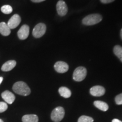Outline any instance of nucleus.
Here are the masks:
<instances>
[{"label": "nucleus", "mask_w": 122, "mask_h": 122, "mask_svg": "<svg viewBox=\"0 0 122 122\" xmlns=\"http://www.w3.org/2000/svg\"><path fill=\"white\" fill-rule=\"evenodd\" d=\"M114 53L122 62V47L119 45H116L114 48Z\"/></svg>", "instance_id": "obj_17"}, {"label": "nucleus", "mask_w": 122, "mask_h": 122, "mask_svg": "<svg viewBox=\"0 0 122 122\" xmlns=\"http://www.w3.org/2000/svg\"><path fill=\"white\" fill-rule=\"evenodd\" d=\"M65 116V110L62 107H57L53 110L51 114V119L55 122H59L63 119Z\"/></svg>", "instance_id": "obj_4"}, {"label": "nucleus", "mask_w": 122, "mask_h": 122, "mask_svg": "<svg viewBox=\"0 0 122 122\" xmlns=\"http://www.w3.org/2000/svg\"><path fill=\"white\" fill-rule=\"evenodd\" d=\"M57 10L58 14L60 16H65L68 11V7L65 1L60 0L57 4Z\"/></svg>", "instance_id": "obj_7"}, {"label": "nucleus", "mask_w": 122, "mask_h": 122, "mask_svg": "<svg viewBox=\"0 0 122 122\" xmlns=\"http://www.w3.org/2000/svg\"><path fill=\"white\" fill-rule=\"evenodd\" d=\"M102 19V16L98 14H91L85 16L83 19V23L86 25H92L100 23Z\"/></svg>", "instance_id": "obj_2"}, {"label": "nucleus", "mask_w": 122, "mask_h": 122, "mask_svg": "<svg viewBox=\"0 0 122 122\" xmlns=\"http://www.w3.org/2000/svg\"><path fill=\"white\" fill-rule=\"evenodd\" d=\"M30 33V27L27 25H23L18 32V36L19 39L25 40L28 37Z\"/></svg>", "instance_id": "obj_8"}, {"label": "nucleus", "mask_w": 122, "mask_h": 122, "mask_svg": "<svg viewBox=\"0 0 122 122\" xmlns=\"http://www.w3.org/2000/svg\"><path fill=\"white\" fill-rule=\"evenodd\" d=\"M16 65V62L14 60L7 61L6 62H5L2 65V67H1V70L2 71H5V72L11 71V70H13L15 67Z\"/></svg>", "instance_id": "obj_12"}, {"label": "nucleus", "mask_w": 122, "mask_h": 122, "mask_svg": "<svg viewBox=\"0 0 122 122\" xmlns=\"http://www.w3.org/2000/svg\"><path fill=\"white\" fill-rule=\"evenodd\" d=\"M112 122H122V121H120L119 119H114L112 120Z\"/></svg>", "instance_id": "obj_24"}, {"label": "nucleus", "mask_w": 122, "mask_h": 122, "mask_svg": "<svg viewBox=\"0 0 122 122\" xmlns=\"http://www.w3.org/2000/svg\"><path fill=\"white\" fill-rule=\"evenodd\" d=\"M90 93L95 97H100L105 93V89L102 86L96 85L91 88Z\"/></svg>", "instance_id": "obj_9"}, {"label": "nucleus", "mask_w": 122, "mask_h": 122, "mask_svg": "<svg viewBox=\"0 0 122 122\" xmlns=\"http://www.w3.org/2000/svg\"><path fill=\"white\" fill-rule=\"evenodd\" d=\"M13 90L15 93L19 95L27 96L30 93V89L25 83L18 81L15 83L13 86Z\"/></svg>", "instance_id": "obj_1"}, {"label": "nucleus", "mask_w": 122, "mask_h": 122, "mask_svg": "<svg viewBox=\"0 0 122 122\" xmlns=\"http://www.w3.org/2000/svg\"><path fill=\"white\" fill-rule=\"evenodd\" d=\"M3 79H4V78H3L2 77H0V84H1V83H2V82Z\"/></svg>", "instance_id": "obj_25"}, {"label": "nucleus", "mask_w": 122, "mask_h": 122, "mask_svg": "<svg viewBox=\"0 0 122 122\" xmlns=\"http://www.w3.org/2000/svg\"><path fill=\"white\" fill-rule=\"evenodd\" d=\"M120 37H121L122 39V29L121 30V31H120Z\"/></svg>", "instance_id": "obj_26"}, {"label": "nucleus", "mask_w": 122, "mask_h": 122, "mask_svg": "<svg viewBox=\"0 0 122 122\" xmlns=\"http://www.w3.org/2000/svg\"><path fill=\"white\" fill-rule=\"evenodd\" d=\"M21 18L18 14H14L9 19L7 23V25L10 29H14L16 28L20 23Z\"/></svg>", "instance_id": "obj_6"}, {"label": "nucleus", "mask_w": 122, "mask_h": 122, "mask_svg": "<svg viewBox=\"0 0 122 122\" xmlns=\"http://www.w3.org/2000/svg\"><path fill=\"white\" fill-rule=\"evenodd\" d=\"M23 122H38L39 118L36 115L34 114H30V115H25L22 117Z\"/></svg>", "instance_id": "obj_14"}, {"label": "nucleus", "mask_w": 122, "mask_h": 122, "mask_svg": "<svg viewBox=\"0 0 122 122\" xmlns=\"http://www.w3.org/2000/svg\"><path fill=\"white\" fill-rule=\"evenodd\" d=\"M93 119L91 117H88V116H81L78 119V122H93Z\"/></svg>", "instance_id": "obj_19"}, {"label": "nucleus", "mask_w": 122, "mask_h": 122, "mask_svg": "<svg viewBox=\"0 0 122 122\" xmlns=\"http://www.w3.org/2000/svg\"><path fill=\"white\" fill-rule=\"evenodd\" d=\"M1 10L4 14H9L11 13L12 11H13V8L10 5H4L1 7Z\"/></svg>", "instance_id": "obj_18"}, {"label": "nucleus", "mask_w": 122, "mask_h": 122, "mask_svg": "<svg viewBox=\"0 0 122 122\" xmlns=\"http://www.w3.org/2000/svg\"><path fill=\"white\" fill-rule=\"evenodd\" d=\"M11 29L5 22L0 23V33L4 36H7L10 34Z\"/></svg>", "instance_id": "obj_13"}, {"label": "nucleus", "mask_w": 122, "mask_h": 122, "mask_svg": "<svg viewBox=\"0 0 122 122\" xmlns=\"http://www.w3.org/2000/svg\"><path fill=\"white\" fill-rule=\"evenodd\" d=\"M7 107L8 106L6 103L4 102H0V113L5 112L7 109Z\"/></svg>", "instance_id": "obj_20"}, {"label": "nucleus", "mask_w": 122, "mask_h": 122, "mask_svg": "<svg viewBox=\"0 0 122 122\" xmlns=\"http://www.w3.org/2000/svg\"><path fill=\"white\" fill-rule=\"evenodd\" d=\"M87 74L86 69L84 67L76 68L73 74V79L76 81H81L85 78Z\"/></svg>", "instance_id": "obj_3"}, {"label": "nucleus", "mask_w": 122, "mask_h": 122, "mask_svg": "<svg viewBox=\"0 0 122 122\" xmlns=\"http://www.w3.org/2000/svg\"><path fill=\"white\" fill-rule=\"evenodd\" d=\"M54 69L58 73L66 72L68 70V65L65 62L58 61L55 63Z\"/></svg>", "instance_id": "obj_10"}, {"label": "nucleus", "mask_w": 122, "mask_h": 122, "mask_svg": "<svg viewBox=\"0 0 122 122\" xmlns=\"http://www.w3.org/2000/svg\"><path fill=\"white\" fill-rule=\"evenodd\" d=\"M1 97L5 101L9 104H12L15 100V97L13 93L9 91H5L1 94Z\"/></svg>", "instance_id": "obj_11"}, {"label": "nucleus", "mask_w": 122, "mask_h": 122, "mask_svg": "<svg viewBox=\"0 0 122 122\" xmlns=\"http://www.w3.org/2000/svg\"><path fill=\"white\" fill-rule=\"evenodd\" d=\"M33 2H36V3H38V2H42V1H45V0H31Z\"/></svg>", "instance_id": "obj_23"}, {"label": "nucleus", "mask_w": 122, "mask_h": 122, "mask_svg": "<svg viewBox=\"0 0 122 122\" xmlns=\"http://www.w3.org/2000/svg\"><path fill=\"white\" fill-rule=\"evenodd\" d=\"M115 101L117 105H122V93L116 96Z\"/></svg>", "instance_id": "obj_21"}, {"label": "nucleus", "mask_w": 122, "mask_h": 122, "mask_svg": "<svg viewBox=\"0 0 122 122\" xmlns=\"http://www.w3.org/2000/svg\"><path fill=\"white\" fill-rule=\"evenodd\" d=\"M0 122H3V120L2 119H0Z\"/></svg>", "instance_id": "obj_27"}, {"label": "nucleus", "mask_w": 122, "mask_h": 122, "mask_svg": "<svg viewBox=\"0 0 122 122\" xmlns=\"http://www.w3.org/2000/svg\"><path fill=\"white\" fill-rule=\"evenodd\" d=\"M100 1L103 4H109V3L113 2L115 0H100Z\"/></svg>", "instance_id": "obj_22"}, {"label": "nucleus", "mask_w": 122, "mask_h": 122, "mask_svg": "<svg viewBox=\"0 0 122 122\" xmlns=\"http://www.w3.org/2000/svg\"><path fill=\"white\" fill-rule=\"evenodd\" d=\"M94 105L98 109L103 111H106L109 109V106L106 103L101 101H96L94 102Z\"/></svg>", "instance_id": "obj_16"}, {"label": "nucleus", "mask_w": 122, "mask_h": 122, "mask_svg": "<svg viewBox=\"0 0 122 122\" xmlns=\"http://www.w3.org/2000/svg\"><path fill=\"white\" fill-rule=\"evenodd\" d=\"M59 94L62 97L64 98H67L71 97V92L68 88L65 87V86H62L59 88L58 90Z\"/></svg>", "instance_id": "obj_15"}, {"label": "nucleus", "mask_w": 122, "mask_h": 122, "mask_svg": "<svg viewBox=\"0 0 122 122\" xmlns=\"http://www.w3.org/2000/svg\"><path fill=\"white\" fill-rule=\"evenodd\" d=\"M46 30V27L45 24L41 23L37 24L33 28L32 31L33 37L35 38H40L42 37L45 33Z\"/></svg>", "instance_id": "obj_5"}]
</instances>
